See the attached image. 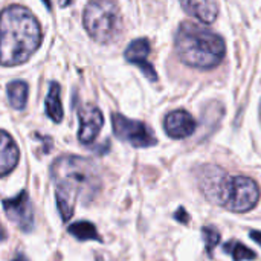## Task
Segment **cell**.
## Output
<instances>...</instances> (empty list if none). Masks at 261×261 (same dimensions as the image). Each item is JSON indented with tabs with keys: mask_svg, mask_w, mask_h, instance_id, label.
Segmentation results:
<instances>
[{
	"mask_svg": "<svg viewBox=\"0 0 261 261\" xmlns=\"http://www.w3.org/2000/svg\"><path fill=\"white\" fill-rule=\"evenodd\" d=\"M3 210L8 219L15 223L21 231L29 232L34 228V210L26 191H20L15 197L3 200Z\"/></svg>",
	"mask_w": 261,
	"mask_h": 261,
	"instance_id": "cell-7",
	"label": "cell"
},
{
	"mask_svg": "<svg viewBox=\"0 0 261 261\" xmlns=\"http://www.w3.org/2000/svg\"><path fill=\"white\" fill-rule=\"evenodd\" d=\"M260 200V187L257 182L246 176H228L220 206L231 213H248L252 211Z\"/></svg>",
	"mask_w": 261,
	"mask_h": 261,
	"instance_id": "cell-5",
	"label": "cell"
},
{
	"mask_svg": "<svg viewBox=\"0 0 261 261\" xmlns=\"http://www.w3.org/2000/svg\"><path fill=\"white\" fill-rule=\"evenodd\" d=\"M69 234H72L76 240L81 242H87V240H95V242H101V237L95 228L93 223L90 222H75L69 226Z\"/></svg>",
	"mask_w": 261,
	"mask_h": 261,
	"instance_id": "cell-16",
	"label": "cell"
},
{
	"mask_svg": "<svg viewBox=\"0 0 261 261\" xmlns=\"http://www.w3.org/2000/svg\"><path fill=\"white\" fill-rule=\"evenodd\" d=\"M28 95H29V87L24 81L15 80L8 84V98L9 104L15 110H23L28 102Z\"/></svg>",
	"mask_w": 261,
	"mask_h": 261,
	"instance_id": "cell-15",
	"label": "cell"
},
{
	"mask_svg": "<svg viewBox=\"0 0 261 261\" xmlns=\"http://www.w3.org/2000/svg\"><path fill=\"white\" fill-rule=\"evenodd\" d=\"M43 3L46 5V8H47V9H50V8H52V3H50V0H43Z\"/></svg>",
	"mask_w": 261,
	"mask_h": 261,
	"instance_id": "cell-24",
	"label": "cell"
},
{
	"mask_svg": "<svg viewBox=\"0 0 261 261\" xmlns=\"http://www.w3.org/2000/svg\"><path fill=\"white\" fill-rule=\"evenodd\" d=\"M12 261H29V260H28L23 254H17V255L12 258Z\"/></svg>",
	"mask_w": 261,
	"mask_h": 261,
	"instance_id": "cell-22",
	"label": "cell"
},
{
	"mask_svg": "<svg viewBox=\"0 0 261 261\" xmlns=\"http://www.w3.org/2000/svg\"><path fill=\"white\" fill-rule=\"evenodd\" d=\"M78 119H80V130H78L80 142L92 144L104 125V116L101 110L90 104L84 106L78 112Z\"/></svg>",
	"mask_w": 261,
	"mask_h": 261,
	"instance_id": "cell-9",
	"label": "cell"
},
{
	"mask_svg": "<svg viewBox=\"0 0 261 261\" xmlns=\"http://www.w3.org/2000/svg\"><path fill=\"white\" fill-rule=\"evenodd\" d=\"M98 261H102V260H101V258H98Z\"/></svg>",
	"mask_w": 261,
	"mask_h": 261,
	"instance_id": "cell-26",
	"label": "cell"
},
{
	"mask_svg": "<svg viewBox=\"0 0 261 261\" xmlns=\"http://www.w3.org/2000/svg\"><path fill=\"white\" fill-rule=\"evenodd\" d=\"M150 50H151V47H150L148 40L147 38H138V40H133L127 46L124 57L128 63L138 66L150 81H158V73H156L154 67L147 61Z\"/></svg>",
	"mask_w": 261,
	"mask_h": 261,
	"instance_id": "cell-10",
	"label": "cell"
},
{
	"mask_svg": "<svg viewBox=\"0 0 261 261\" xmlns=\"http://www.w3.org/2000/svg\"><path fill=\"white\" fill-rule=\"evenodd\" d=\"M112 127L118 139L128 142L136 148H148L156 145L158 142L153 130L145 122L125 118L121 113L112 115Z\"/></svg>",
	"mask_w": 261,
	"mask_h": 261,
	"instance_id": "cell-6",
	"label": "cell"
},
{
	"mask_svg": "<svg viewBox=\"0 0 261 261\" xmlns=\"http://www.w3.org/2000/svg\"><path fill=\"white\" fill-rule=\"evenodd\" d=\"M50 177L55 184L58 211L64 222L73 216L78 200L89 203L102 185L96 165L90 159L73 154L55 159L50 167Z\"/></svg>",
	"mask_w": 261,
	"mask_h": 261,
	"instance_id": "cell-1",
	"label": "cell"
},
{
	"mask_svg": "<svg viewBox=\"0 0 261 261\" xmlns=\"http://www.w3.org/2000/svg\"><path fill=\"white\" fill-rule=\"evenodd\" d=\"M6 240V229L2 226V223H0V243L2 242H5Z\"/></svg>",
	"mask_w": 261,
	"mask_h": 261,
	"instance_id": "cell-21",
	"label": "cell"
},
{
	"mask_svg": "<svg viewBox=\"0 0 261 261\" xmlns=\"http://www.w3.org/2000/svg\"><path fill=\"white\" fill-rule=\"evenodd\" d=\"M70 2H72V0H58V3H60V6H61V8H66Z\"/></svg>",
	"mask_w": 261,
	"mask_h": 261,
	"instance_id": "cell-23",
	"label": "cell"
},
{
	"mask_svg": "<svg viewBox=\"0 0 261 261\" xmlns=\"http://www.w3.org/2000/svg\"><path fill=\"white\" fill-rule=\"evenodd\" d=\"M87 34L98 43H112L121 32V12L113 0H90L83 14Z\"/></svg>",
	"mask_w": 261,
	"mask_h": 261,
	"instance_id": "cell-4",
	"label": "cell"
},
{
	"mask_svg": "<svg viewBox=\"0 0 261 261\" xmlns=\"http://www.w3.org/2000/svg\"><path fill=\"white\" fill-rule=\"evenodd\" d=\"M185 12L199 21L210 24L216 21L219 15V3L217 0H179Z\"/></svg>",
	"mask_w": 261,
	"mask_h": 261,
	"instance_id": "cell-12",
	"label": "cell"
},
{
	"mask_svg": "<svg viewBox=\"0 0 261 261\" xmlns=\"http://www.w3.org/2000/svg\"><path fill=\"white\" fill-rule=\"evenodd\" d=\"M179 58L190 67L214 69L225 57V40L211 29L194 23L184 21L174 38Z\"/></svg>",
	"mask_w": 261,
	"mask_h": 261,
	"instance_id": "cell-3",
	"label": "cell"
},
{
	"mask_svg": "<svg viewBox=\"0 0 261 261\" xmlns=\"http://www.w3.org/2000/svg\"><path fill=\"white\" fill-rule=\"evenodd\" d=\"M18 158L20 151L15 141L5 130H0V177L9 174L15 168Z\"/></svg>",
	"mask_w": 261,
	"mask_h": 261,
	"instance_id": "cell-13",
	"label": "cell"
},
{
	"mask_svg": "<svg viewBox=\"0 0 261 261\" xmlns=\"http://www.w3.org/2000/svg\"><path fill=\"white\" fill-rule=\"evenodd\" d=\"M164 128L173 139H185L196 130V119L187 110L170 112L164 119Z\"/></svg>",
	"mask_w": 261,
	"mask_h": 261,
	"instance_id": "cell-11",
	"label": "cell"
},
{
	"mask_svg": "<svg viewBox=\"0 0 261 261\" xmlns=\"http://www.w3.org/2000/svg\"><path fill=\"white\" fill-rule=\"evenodd\" d=\"M202 234H203V240L206 245V251L210 255H213L214 248L220 243V232L214 226H205L202 229Z\"/></svg>",
	"mask_w": 261,
	"mask_h": 261,
	"instance_id": "cell-18",
	"label": "cell"
},
{
	"mask_svg": "<svg viewBox=\"0 0 261 261\" xmlns=\"http://www.w3.org/2000/svg\"><path fill=\"white\" fill-rule=\"evenodd\" d=\"M260 122H261V101H260Z\"/></svg>",
	"mask_w": 261,
	"mask_h": 261,
	"instance_id": "cell-25",
	"label": "cell"
},
{
	"mask_svg": "<svg viewBox=\"0 0 261 261\" xmlns=\"http://www.w3.org/2000/svg\"><path fill=\"white\" fill-rule=\"evenodd\" d=\"M43 40L37 18L23 6L14 5L0 14V64L11 67L28 61Z\"/></svg>",
	"mask_w": 261,
	"mask_h": 261,
	"instance_id": "cell-2",
	"label": "cell"
},
{
	"mask_svg": "<svg viewBox=\"0 0 261 261\" xmlns=\"http://www.w3.org/2000/svg\"><path fill=\"white\" fill-rule=\"evenodd\" d=\"M46 115L54 122H61L63 119V106L60 98V86L58 83L52 81L49 86V92L46 96Z\"/></svg>",
	"mask_w": 261,
	"mask_h": 261,
	"instance_id": "cell-14",
	"label": "cell"
},
{
	"mask_svg": "<svg viewBox=\"0 0 261 261\" xmlns=\"http://www.w3.org/2000/svg\"><path fill=\"white\" fill-rule=\"evenodd\" d=\"M249 237H251L255 243H258L261 246V231H255V229L251 231V232H249Z\"/></svg>",
	"mask_w": 261,
	"mask_h": 261,
	"instance_id": "cell-20",
	"label": "cell"
},
{
	"mask_svg": "<svg viewBox=\"0 0 261 261\" xmlns=\"http://www.w3.org/2000/svg\"><path fill=\"white\" fill-rule=\"evenodd\" d=\"M228 176L229 174L217 165H203L197 170L196 177L199 188L211 203H220V196Z\"/></svg>",
	"mask_w": 261,
	"mask_h": 261,
	"instance_id": "cell-8",
	"label": "cell"
},
{
	"mask_svg": "<svg viewBox=\"0 0 261 261\" xmlns=\"http://www.w3.org/2000/svg\"><path fill=\"white\" fill-rule=\"evenodd\" d=\"M223 251L228 252L232 260L234 261H245V260H254L257 255L254 251H251L248 246H245L243 243L240 242H236V240H231L228 242L225 246H223Z\"/></svg>",
	"mask_w": 261,
	"mask_h": 261,
	"instance_id": "cell-17",
	"label": "cell"
},
{
	"mask_svg": "<svg viewBox=\"0 0 261 261\" xmlns=\"http://www.w3.org/2000/svg\"><path fill=\"white\" fill-rule=\"evenodd\" d=\"M174 219H177V220H179L180 223H184V225H187L188 220H190V217H188V214L185 213L184 208H179V210H177V213L174 214Z\"/></svg>",
	"mask_w": 261,
	"mask_h": 261,
	"instance_id": "cell-19",
	"label": "cell"
}]
</instances>
